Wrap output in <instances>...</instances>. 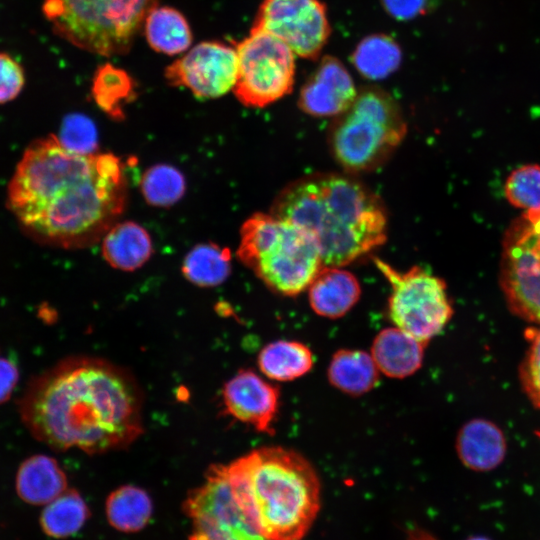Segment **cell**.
Instances as JSON below:
<instances>
[{
    "instance_id": "cb8c5ba5",
    "label": "cell",
    "mask_w": 540,
    "mask_h": 540,
    "mask_svg": "<svg viewBox=\"0 0 540 540\" xmlns=\"http://www.w3.org/2000/svg\"><path fill=\"white\" fill-rule=\"evenodd\" d=\"M105 509L108 522L113 528L122 532H137L150 521L153 505L145 490L125 485L110 493Z\"/></svg>"
},
{
    "instance_id": "8d00e7d4",
    "label": "cell",
    "mask_w": 540,
    "mask_h": 540,
    "mask_svg": "<svg viewBox=\"0 0 540 540\" xmlns=\"http://www.w3.org/2000/svg\"><path fill=\"white\" fill-rule=\"evenodd\" d=\"M467 540H489V539H487L485 537H481V536H474V537H470Z\"/></svg>"
},
{
    "instance_id": "277c9868",
    "label": "cell",
    "mask_w": 540,
    "mask_h": 540,
    "mask_svg": "<svg viewBox=\"0 0 540 540\" xmlns=\"http://www.w3.org/2000/svg\"><path fill=\"white\" fill-rule=\"evenodd\" d=\"M234 496L267 540H302L320 510V481L299 453L269 446L226 465Z\"/></svg>"
},
{
    "instance_id": "3957f363",
    "label": "cell",
    "mask_w": 540,
    "mask_h": 540,
    "mask_svg": "<svg viewBox=\"0 0 540 540\" xmlns=\"http://www.w3.org/2000/svg\"><path fill=\"white\" fill-rule=\"evenodd\" d=\"M270 213L309 232L324 266L343 267L381 246L388 219L380 198L353 177H301L277 195Z\"/></svg>"
},
{
    "instance_id": "ac0fdd59",
    "label": "cell",
    "mask_w": 540,
    "mask_h": 540,
    "mask_svg": "<svg viewBox=\"0 0 540 540\" xmlns=\"http://www.w3.org/2000/svg\"><path fill=\"white\" fill-rule=\"evenodd\" d=\"M425 344L394 326L381 330L373 340L371 356L387 377L405 378L422 365Z\"/></svg>"
},
{
    "instance_id": "30bf717a",
    "label": "cell",
    "mask_w": 540,
    "mask_h": 540,
    "mask_svg": "<svg viewBox=\"0 0 540 540\" xmlns=\"http://www.w3.org/2000/svg\"><path fill=\"white\" fill-rule=\"evenodd\" d=\"M183 510L191 520L189 540H267L238 504L226 465L209 467L204 482L189 491Z\"/></svg>"
},
{
    "instance_id": "44dd1931",
    "label": "cell",
    "mask_w": 540,
    "mask_h": 540,
    "mask_svg": "<svg viewBox=\"0 0 540 540\" xmlns=\"http://www.w3.org/2000/svg\"><path fill=\"white\" fill-rule=\"evenodd\" d=\"M143 28L149 46L156 52L170 56L187 50L193 40L185 16L168 6L152 8L145 18Z\"/></svg>"
},
{
    "instance_id": "5bb4252c",
    "label": "cell",
    "mask_w": 540,
    "mask_h": 540,
    "mask_svg": "<svg viewBox=\"0 0 540 540\" xmlns=\"http://www.w3.org/2000/svg\"><path fill=\"white\" fill-rule=\"evenodd\" d=\"M225 410L258 432L272 434L279 390L251 370H241L223 388Z\"/></svg>"
},
{
    "instance_id": "9c48e42d",
    "label": "cell",
    "mask_w": 540,
    "mask_h": 540,
    "mask_svg": "<svg viewBox=\"0 0 540 540\" xmlns=\"http://www.w3.org/2000/svg\"><path fill=\"white\" fill-rule=\"evenodd\" d=\"M238 76L233 92L245 106L262 108L288 95L295 81V54L275 36L251 28L234 45Z\"/></svg>"
},
{
    "instance_id": "4fadbf2b",
    "label": "cell",
    "mask_w": 540,
    "mask_h": 540,
    "mask_svg": "<svg viewBox=\"0 0 540 540\" xmlns=\"http://www.w3.org/2000/svg\"><path fill=\"white\" fill-rule=\"evenodd\" d=\"M164 76L171 86L187 88L197 98L223 96L237 81L236 49L217 41L200 42L167 66Z\"/></svg>"
},
{
    "instance_id": "7a4b0ae2",
    "label": "cell",
    "mask_w": 540,
    "mask_h": 540,
    "mask_svg": "<svg viewBox=\"0 0 540 540\" xmlns=\"http://www.w3.org/2000/svg\"><path fill=\"white\" fill-rule=\"evenodd\" d=\"M19 410L30 433L58 451L123 449L142 433V398L134 378L93 357L68 358L35 377Z\"/></svg>"
},
{
    "instance_id": "d4e9b609",
    "label": "cell",
    "mask_w": 540,
    "mask_h": 540,
    "mask_svg": "<svg viewBox=\"0 0 540 540\" xmlns=\"http://www.w3.org/2000/svg\"><path fill=\"white\" fill-rule=\"evenodd\" d=\"M402 52L397 42L385 34H373L362 39L352 54V62L365 78L381 80L400 66Z\"/></svg>"
},
{
    "instance_id": "d6a6232c",
    "label": "cell",
    "mask_w": 540,
    "mask_h": 540,
    "mask_svg": "<svg viewBox=\"0 0 540 540\" xmlns=\"http://www.w3.org/2000/svg\"><path fill=\"white\" fill-rule=\"evenodd\" d=\"M25 82L22 64L9 53L0 51V105L17 98Z\"/></svg>"
},
{
    "instance_id": "484cf974",
    "label": "cell",
    "mask_w": 540,
    "mask_h": 540,
    "mask_svg": "<svg viewBox=\"0 0 540 540\" xmlns=\"http://www.w3.org/2000/svg\"><path fill=\"white\" fill-rule=\"evenodd\" d=\"M181 270L188 281L199 287L217 286L230 274V251L214 243L199 244L188 252Z\"/></svg>"
},
{
    "instance_id": "d6986e66",
    "label": "cell",
    "mask_w": 540,
    "mask_h": 540,
    "mask_svg": "<svg viewBox=\"0 0 540 540\" xmlns=\"http://www.w3.org/2000/svg\"><path fill=\"white\" fill-rule=\"evenodd\" d=\"M15 486L24 502L47 505L67 490V477L54 458L38 454L21 463Z\"/></svg>"
},
{
    "instance_id": "1f68e13d",
    "label": "cell",
    "mask_w": 540,
    "mask_h": 540,
    "mask_svg": "<svg viewBox=\"0 0 540 540\" xmlns=\"http://www.w3.org/2000/svg\"><path fill=\"white\" fill-rule=\"evenodd\" d=\"M58 138L64 146L79 153H95L97 147L96 128L89 118L81 114L67 116Z\"/></svg>"
},
{
    "instance_id": "836d02e7",
    "label": "cell",
    "mask_w": 540,
    "mask_h": 540,
    "mask_svg": "<svg viewBox=\"0 0 540 540\" xmlns=\"http://www.w3.org/2000/svg\"><path fill=\"white\" fill-rule=\"evenodd\" d=\"M380 2L390 16L401 21L423 14L428 5V0H380Z\"/></svg>"
},
{
    "instance_id": "8fae6325",
    "label": "cell",
    "mask_w": 540,
    "mask_h": 540,
    "mask_svg": "<svg viewBox=\"0 0 540 540\" xmlns=\"http://www.w3.org/2000/svg\"><path fill=\"white\" fill-rule=\"evenodd\" d=\"M252 28L275 36L305 59L319 56L331 32L319 0H263Z\"/></svg>"
},
{
    "instance_id": "9a60e30c",
    "label": "cell",
    "mask_w": 540,
    "mask_h": 540,
    "mask_svg": "<svg viewBox=\"0 0 540 540\" xmlns=\"http://www.w3.org/2000/svg\"><path fill=\"white\" fill-rule=\"evenodd\" d=\"M358 91L345 66L326 56L302 86L298 105L315 117H337L353 103Z\"/></svg>"
},
{
    "instance_id": "7402d4cb",
    "label": "cell",
    "mask_w": 540,
    "mask_h": 540,
    "mask_svg": "<svg viewBox=\"0 0 540 540\" xmlns=\"http://www.w3.org/2000/svg\"><path fill=\"white\" fill-rule=\"evenodd\" d=\"M378 368L365 351L338 350L328 366V379L340 391L349 395H362L378 383Z\"/></svg>"
},
{
    "instance_id": "e575fe53",
    "label": "cell",
    "mask_w": 540,
    "mask_h": 540,
    "mask_svg": "<svg viewBox=\"0 0 540 540\" xmlns=\"http://www.w3.org/2000/svg\"><path fill=\"white\" fill-rule=\"evenodd\" d=\"M19 372L11 360L0 357V404L6 402L17 385Z\"/></svg>"
},
{
    "instance_id": "2e32d148",
    "label": "cell",
    "mask_w": 540,
    "mask_h": 540,
    "mask_svg": "<svg viewBox=\"0 0 540 540\" xmlns=\"http://www.w3.org/2000/svg\"><path fill=\"white\" fill-rule=\"evenodd\" d=\"M507 450L503 431L490 420L475 418L466 422L456 438L461 462L473 471H490L505 458Z\"/></svg>"
},
{
    "instance_id": "5b68a950",
    "label": "cell",
    "mask_w": 540,
    "mask_h": 540,
    "mask_svg": "<svg viewBox=\"0 0 540 540\" xmlns=\"http://www.w3.org/2000/svg\"><path fill=\"white\" fill-rule=\"evenodd\" d=\"M237 256L267 287L285 296L306 290L324 266L314 237L272 213H256L243 223Z\"/></svg>"
},
{
    "instance_id": "4dcf8cb0",
    "label": "cell",
    "mask_w": 540,
    "mask_h": 540,
    "mask_svg": "<svg viewBox=\"0 0 540 540\" xmlns=\"http://www.w3.org/2000/svg\"><path fill=\"white\" fill-rule=\"evenodd\" d=\"M525 339L528 345L519 366V379L531 403L540 409V326L527 328Z\"/></svg>"
},
{
    "instance_id": "f1b7e54d",
    "label": "cell",
    "mask_w": 540,
    "mask_h": 540,
    "mask_svg": "<svg viewBox=\"0 0 540 540\" xmlns=\"http://www.w3.org/2000/svg\"><path fill=\"white\" fill-rule=\"evenodd\" d=\"M140 188L150 205L168 207L183 196L185 179L178 169L167 164H158L145 171Z\"/></svg>"
},
{
    "instance_id": "d590c367",
    "label": "cell",
    "mask_w": 540,
    "mask_h": 540,
    "mask_svg": "<svg viewBox=\"0 0 540 540\" xmlns=\"http://www.w3.org/2000/svg\"><path fill=\"white\" fill-rule=\"evenodd\" d=\"M518 219L523 225L529 238L540 250V211L524 212Z\"/></svg>"
},
{
    "instance_id": "603a6c76",
    "label": "cell",
    "mask_w": 540,
    "mask_h": 540,
    "mask_svg": "<svg viewBox=\"0 0 540 540\" xmlns=\"http://www.w3.org/2000/svg\"><path fill=\"white\" fill-rule=\"evenodd\" d=\"M258 366L261 372L272 380L291 381L311 370L313 355L303 343L278 340L269 343L260 351Z\"/></svg>"
},
{
    "instance_id": "ba28073f",
    "label": "cell",
    "mask_w": 540,
    "mask_h": 540,
    "mask_svg": "<svg viewBox=\"0 0 540 540\" xmlns=\"http://www.w3.org/2000/svg\"><path fill=\"white\" fill-rule=\"evenodd\" d=\"M374 263L391 287L390 320L426 345L453 315L445 282L420 266L399 271L378 258Z\"/></svg>"
},
{
    "instance_id": "52a82bcc",
    "label": "cell",
    "mask_w": 540,
    "mask_h": 540,
    "mask_svg": "<svg viewBox=\"0 0 540 540\" xmlns=\"http://www.w3.org/2000/svg\"><path fill=\"white\" fill-rule=\"evenodd\" d=\"M157 0H43L42 11L58 37L102 56L129 52Z\"/></svg>"
},
{
    "instance_id": "7c38bea8",
    "label": "cell",
    "mask_w": 540,
    "mask_h": 540,
    "mask_svg": "<svg viewBox=\"0 0 540 540\" xmlns=\"http://www.w3.org/2000/svg\"><path fill=\"white\" fill-rule=\"evenodd\" d=\"M499 280L510 311L540 326V250L518 218L502 241Z\"/></svg>"
},
{
    "instance_id": "4316f807",
    "label": "cell",
    "mask_w": 540,
    "mask_h": 540,
    "mask_svg": "<svg viewBox=\"0 0 540 540\" xmlns=\"http://www.w3.org/2000/svg\"><path fill=\"white\" fill-rule=\"evenodd\" d=\"M89 515V508L81 495L73 489H67L45 505L40 516V525L46 535L66 538L78 532Z\"/></svg>"
},
{
    "instance_id": "ffe728a7",
    "label": "cell",
    "mask_w": 540,
    "mask_h": 540,
    "mask_svg": "<svg viewBox=\"0 0 540 540\" xmlns=\"http://www.w3.org/2000/svg\"><path fill=\"white\" fill-rule=\"evenodd\" d=\"M102 240L105 260L112 267L123 271L141 267L153 251L148 232L132 221L114 224Z\"/></svg>"
},
{
    "instance_id": "e0dca14e",
    "label": "cell",
    "mask_w": 540,
    "mask_h": 540,
    "mask_svg": "<svg viewBox=\"0 0 540 540\" xmlns=\"http://www.w3.org/2000/svg\"><path fill=\"white\" fill-rule=\"evenodd\" d=\"M307 290L313 311L329 319L344 316L361 295V286L356 276L336 266H323Z\"/></svg>"
},
{
    "instance_id": "8992f818",
    "label": "cell",
    "mask_w": 540,
    "mask_h": 540,
    "mask_svg": "<svg viewBox=\"0 0 540 540\" xmlns=\"http://www.w3.org/2000/svg\"><path fill=\"white\" fill-rule=\"evenodd\" d=\"M407 133L397 102L376 87L358 91L351 106L338 115L329 133L335 160L347 172L372 171L395 152Z\"/></svg>"
},
{
    "instance_id": "6da1fadb",
    "label": "cell",
    "mask_w": 540,
    "mask_h": 540,
    "mask_svg": "<svg viewBox=\"0 0 540 540\" xmlns=\"http://www.w3.org/2000/svg\"><path fill=\"white\" fill-rule=\"evenodd\" d=\"M127 201L123 165L111 153H79L49 135L28 145L7 188V205L34 239L83 248L102 239Z\"/></svg>"
},
{
    "instance_id": "83f0119b",
    "label": "cell",
    "mask_w": 540,
    "mask_h": 540,
    "mask_svg": "<svg viewBox=\"0 0 540 540\" xmlns=\"http://www.w3.org/2000/svg\"><path fill=\"white\" fill-rule=\"evenodd\" d=\"M92 96L102 111L114 119H122L123 105L135 96L134 82L125 70L105 63L94 73Z\"/></svg>"
},
{
    "instance_id": "f546056e",
    "label": "cell",
    "mask_w": 540,
    "mask_h": 540,
    "mask_svg": "<svg viewBox=\"0 0 540 540\" xmlns=\"http://www.w3.org/2000/svg\"><path fill=\"white\" fill-rule=\"evenodd\" d=\"M510 204L524 212L540 211V165L527 164L513 170L504 184Z\"/></svg>"
}]
</instances>
